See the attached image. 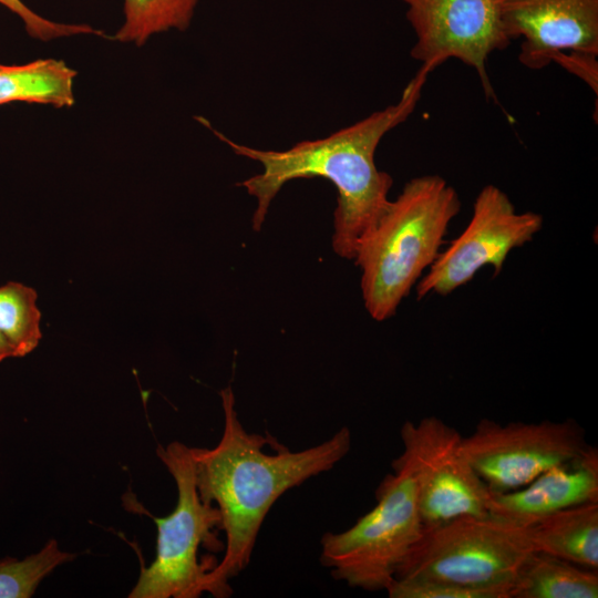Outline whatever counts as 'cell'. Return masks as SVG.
<instances>
[{
	"label": "cell",
	"mask_w": 598,
	"mask_h": 598,
	"mask_svg": "<svg viewBox=\"0 0 598 598\" xmlns=\"http://www.w3.org/2000/svg\"><path fill=\"white\" fill-rule=\"evenodd\" d=\"M223 434L210 448L190 447L195 482L203 502L220 514L226 542L223 558L207 573L204 592L216 598L231 596L230 580L247 568L261 525L270 508L287 491L334 467L351 448V432L342 426L330 439L301 451L277 440L248 432L239 420L230 385L220 391Z\"/></svg>",
	"instance_id": "obj_1"
},
{
	"label": "cell",
	"mask_w": 598,
	"mask_h": 598,
	"mask_svg": "<svg viewBox=\"0 0 598 598\" xmlns=\"http://www.w3.org/2000/svg\"><path fill=\"white\" fill-rule=\"evenodd\" d=\"M430 73L420 68L400 100L363 120L319 140L300 142L286 151H265L237 144L197 117L237 155L257 161L262 172L238 184L257 198L252 228L260 230L268 208L281 187L296 178L322 177L338 192L333 214L332 247L346 259H354L357 247L386 209L393 179L374 161L382 137L413 113Z\"/></svg>",
	"instance_id": "obj_2"
},
{
	"label": "cell",
	"mask_w": 598,
	"mask_h": 598,
	"mask_svg": "<svg viewBox=\"0 0 598 598\" xmlns=\"http://www.w3.org/2000/svg\"><path fill=\"white\" fill-rule=\"evenodd\" d=\"M456 189L440 175L410 179L358 244L361 292L370 317L396 312L425 269L435 261L450 223L461 210Z\"/></svg>",
	"instance_id": "obj_3"
},
{
	"label": "cell",
	"mask_w": 598,
	"mask_h": 598,
	"mask_svg": "<svg viewBox=\"0 0 598 598\" xmlns=\"http://www.w3.org/2000/svg\"><path fill=\"white\" fill-rule=\"evenodd\" d=\"M379 484L375 506L350 528L327 532L320 563L336 580L368 591L386 590L423 532L413 464L403 451Z\"/></svg>",
	"instance_id": "obj_4"
},
{
	"label": "cell",
	"mask_w": 598,
	"mask_h": 598,
	"mask_svg": "<svg viewBox=\"0 0 598 598\" xmlns=\"http://www.w3.org/2000/svg\"><path fill=\"white\" fill-rule=\"evenodd\" d=\"M533 551L524 526L492 515H463L423 526L394 579L434 580L511 598L518 567Z\"/></svg>",
	"instance_id": "obj_5"
},
{
	"label": "cell",
	"mask_w": 598,
	"mask_h": 598,
	"mask_svg": "<svg viewBox=\"0 0 598 598\" xmlns=\"http://www.w3.org/2000/svg\"><path fill=\"white\" fill-rule=\"evenodd\" d=\"M156 454L173 476L177 503L165 517H155L156 555L141 569L130 598H196L204 594V580L214 568L199 561L200 547L224 550L216 538L220 514L213 504L202 501L195 482L190 446L181 442L158 445Z\"/></svg>",
	"instance_id": "obj_6"
},
{
	"label": "cell",
	"mask_w": 598,
	"mask_h": 598,
	"mask_svg": "<svg viewBox=\"0 0 598 598\" xmlns=\"http://www.w3.org/2000/svg\"><path fill=\"white\" fill-rule=\"evenodd\" d=\"M589 446L585 430L573 420L501 424L482 419L462 437L464 455L493 493L520 488Z\"/></svg>",
	"instance_id": "obj_7"
},
{
	"label": "cell",
	"mask_w": 598,
	"mask_h": 598,
	"mask_svg": "<svg viewBox=\"0 0 598 598\" xmlns=\"http://www.w3.org/2000/svg\"><path fill=\"white\" fill-rule=\"evenodd\" d=\"M543 216L516 210L508 195L488 184L477 194L464 230L430 266L416 285L417 299L430 293L446 296L470 282L489 265L501 274L509 252L529 243L543 227Z\"/></svg>",
	"instance_id": "obj_8"
},
{
	"label": "cell",
	"mask_w": 598,
	"mask_h": 598,
	"mask_svg": "<svg viewBox=\"0 0 598 598\" xmlns=\"http://www.w3.org/2000/svg\"><path fill=\"white\" fill-rule=\"evenodd\" d=\"M400 434L413 464L423 526L488 515L489 489L464 455L457 430L431 415L404 422Z\"/></svg>",
	"instance_id": "obj_9"
},
{
	"label": "cell",
	"mask_w": 598,
	"mask_h": 598,
	"mask_svg": "<svg viewBox=\"0 0 598 598\" xmlns=\"http://www.w3.org/2000/svg\"><path fill=\"white\" fill-rule=\"evenodd\" d=\"M415 43L411 56L430 73L450 59L472 68L487 100L498 104L489 80L487 61L505 50V35L493 0H400Z\"/></svg>",
	"instance_id": "obj_10"
},
{
	"label": "cell",
	"mask_w": 598,
	"mask_h": 598,
	"mask_svg": "<svg viewBox=\"0 0 598 598\" xmlns=\"http://www.w3.org/2000/svg\"><path fill=\"white\" fill-rule=\"evenodd\" d=\"M518 60L539 70L568 54L598 56V0H493Z\"/></svg>",
	"instance_id": "obj_11"
},
{
	"label": "cell",
	"mask_w": 598,
	"mask_h": 598,
	"mask_svg": "<svg viewBox=\"0 0 598 598\" xmlns=\"http://www.w3.org/2000/svg\"><path fill=\"white\" fill-rule=\"evenodd\" d=\"M598 502V452L589 446L578 457L542 473L527 485L489 492V515L519 526L573 506Z\"/></svg>",
	"instance_id": "obj_12"
},
{
	"label": "cell",
	"mask_w": 598,
	"mask_h": 598,
	"mask_svg": "<svg viewBox=\"0 0 598 598\" xmlns=\"http://www.w3.org/2000/svg\"><path fill=\"white\" fill-rule=\"evenodd\" d=\"M524 527L533 550L598 569V502L561 509Z\"/></svg>",
	"instance_id": "obj_13"
},
{
	"label": "cell",
	"mask_w": 598,
	"mask_h": 598,
	"mask_svg": "<svg viewBox=\"0 0 598 598\" xmlns=\"http://www.w3.org/2000/svg\"><path fill=\"white\" fill-rule=\"evenodd\" d=\"M597 597V570L536 550L518 567L511 589V598Z\"/></svg>",
	"instance_id": "obj_14"
},
{
	"label": "cell",
	"mask_w": 598,
	"mask_h": 598,
	"mask_svg": "<svg viewBox=\"0 0 598 598\" xmlns=\"http://www.w3.org/2000/svg\"><path fill=\"white\" fill-rule=\"evenodd\" d=\"M76 71L63 60L38 59L19 65L0 64V105L14 102L71 107Z\"/></svg>",
	"instance_id": "obj_15"
},
{
	"label": "cell",
	"mask_w": 598,
	"mask_h": 598,
	"mask_svg": "<svg viewBox=\"0 0 598 598\" xmlns=\"http://www.w3.org/2000/svg\"><path fill=\"white\" fill-rule=\"evenodd\" d=\"M198 0H124V21L111 38L143 45L155 34L184 31L194 17Z\"/></svg>",
	"instance_id": "obj_16"
},
{
	"label": "cell",
	"mask_w": 598,
	"mask_h": 598,
	"mask_svg": "<svg viewBox=\"0 0 598 598\" xmlns=\"http://www.w3.org/2000/svg\"><path fill=\"white\" fill-rule=\"evenodd\" d=\"M37 298L33 288L20 282L10 281L0 287V338L13 357L29 354L41 340Z\"/></svg>",
	"instance_id": "obj_17"
},
{
	"label": "cell",
	"mask_w": 598,
	"mask_h": 598,
	"mask_svg": "<svg viewBox=\"0 0 598 598\" xmlns=\"http://www.w3.org/2000/svg\"><path fill=\"white\" fill-rule=\"evenodd\" d=\"M74 558V554L62 550L55 539H50L39 551L22 559H0V598L32 597L47 576Z\"/></svg>",
	"instance_id": "obj_18"
},
{
	"label": "cell",
	"mask_w": 598,
	"mask_h": 598,
	"mask_svg": "<svg viewBox=\"0 0 598 598\" xmlns=\"http://www.w3.org/2000/svg\"><path fill=\"white\" fill-rule=\"evenodd\" d=\"M0 4L14 13L23 22L29 35L37 40L51 41L80 34L103 35L102 30L89 24L49 20L31 10L22 0H0Z\"/></svg>",
	"instance_id": "obj_19"
},
{
	"label": "cell",
	"mask_w": 598,
	"mask_h": 598,
	"mask_svg": "<svg viewBox=\"0 0 598 598\" xmlns=\"http://www.w3.org/2000/svg\"><path fill=\"white\" fill-rule=\"evenodd\" d=\"M385 591L390 598H501L491 590L421 579H394Z\"/></svg>",
	"instance_id": "obj_20"
},
{
	"label": "cell",
	"mask_w": 598,
	"mask_h": 598,
	"mask_svg": "<svg viewBox=\"0 0 598 598\" xmlns=\"http://www.w3.org/2000/svg\"><path fill=\"white\" fill-rule=\"evenodd\" d=\"M13 357L9 346L0 338V362Z\"/></svg>",
	"instance_id": "obj_21"
}]
</instances>
